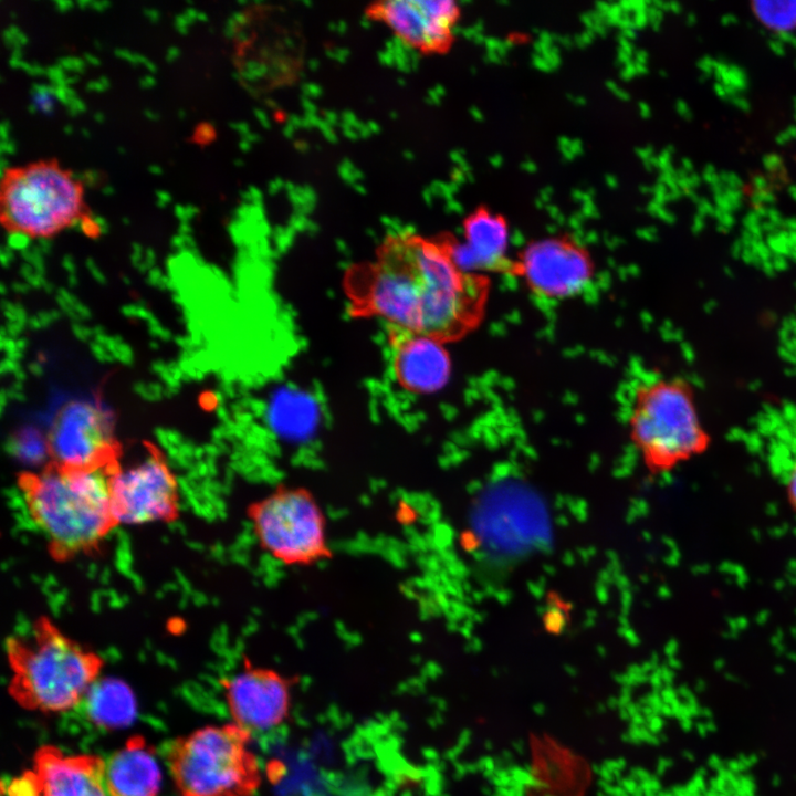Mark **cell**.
Wrapping results in <instances>:
<instances>
[{
    "mask_svg": "<svg viewBox=\"0 0 796 796\" xmlns=\"http://www.w3.org/2000/svg\"><path fill=\"white\" fill-rule=\"evenodd\" d=\"M17 455L30 463H39L49 457L48 438L34 428H24L14 439Z\"/></svg>",
    "mask_w": 796,
    "mask_h": 796,
    "instance_id": "cell-20",
    "label": "cell"
},
{
    "mask_svg": "<svg viewBox=\"0 0 796 796\" xmlns=\"http://www.w3.org/2000/svg\"><path fill=\"white\" fill-rule=\"evenodd\" d=\"M630 443L647 471L666 474L704 453L711 438L692 384L681 376L638 381L627 411Z\"/></svg>",
    "mask_w": 796,
    "mask_h": 796,
    "instance_id": "cell-4",
    "label": "cell"
},
{
    "mask_svg": "<svg viewBox=\"0 0 796 796\" xmlns=\"http://www.w3.org/2000/svg\"><path fill=\"white\" fill-rule=\"evenodd\" d=\"M388 341L392 371L404 389L429 394L448 383L451 359L444 344L396 327H389Z\"/></svg>",
    "mask_w": 796,
    "mask_h": 796,
    "instance_id": "cell-14",
    "label": "cell"
},
{
    "mask_svg": "<svg viewBox=\"0 0 796 796\" xmlns=\"http://www.w3.org/2000/svg\"><path fill=\"white\" fill-rule=\"evenodd\" d=\"M294 683L275 669L245 660L237 673L222 680L233 723L251 734L279 729L291 715Z\"/></svg>",
    "mask_w": 796,
    "mask_h": 796,
    "instance_id": "cell-11",
    "label": "cell"
},
{
    "mask_svg": "<svg viewBox=\"0 0 796 796\" xmlns=\"http://www.w3.org/2000/svg\"><path fill=\"white\" fill-rule=\"evenodd\" d=\"M455 240L450 234H388L373 260L345 272L350 316L379 317L389 327L442 344L469 335L485 317L491 280L460 265Z\"/></svg>",
    "mask_w": 796,
    "mask_h": 796,
    "instance_id": "cell-1",
    "label": "cell"
},
{
    "mask_svg": "<svg viewBox=\"0 0 796 796\" xmlns=\"http://www.w3.org/2000/svg\"><path fill=\"white\" fill-rule=\"evenodd\" d=\"M88 219L83 184L55 158L10 166L0 179V220L10 232L50 238Z\"/></svg>",
    "mask_w": 796,
    "mask_h": 796,
    "instance_id": "cell-6",
    "label": "cell"
},
{
    "mask_svg": "<svg viewBox=\"0 0 796 796\" xmlns=\"http://www.w3.org/2000/svg\"><path fill=\"white\" fill-rule=\"evenodd\" d=\"M10 696L23 709L65 712L82 703L100 679L103 658L66 635L51 618H35L6 641Z\"/></svg>",
    "mask_w": 796,
    "mask_h": 796,
    "instance_id": "cell-3",
    "label": "cell"
},
{
    "mask_svg": "<svg viewBox=\"0 0 796 796\" xmlns=\"http://www.w3.org/2000/svg\"><path fill=\"white\" fill-rule=\"evenodd\" d=\"M463 242L455 240L458 262L468 271L485 274H509L510 231L505 219L486 208H479L463 221Z\"/></svg>",
    "mask_w": 796,
    "mask_h": 796,
    "instance_id": "cell-16",
    "label": "cell"
},
{
    "mask_svg": "<svg viewBox=\"0 0 796 796\" xmlns=\"http://www.w3.org/2000/svg\"><path fill=\"white\" fill-rule=\"evenodd\" d=\"M32 773L40 796H108L104 760L97 755L43 745L34 753Z\"/></svg>",
    "mask_w": 796,
    "mask_h": 796,
    "instance_id": "cell-15",
    "label": "cell"
},
{
    "mask_svg": "<svg viewBox=\"0 0 796 796\" xmlns=\"http://www.w3.org/2000/svg\"><path fill=\"white\" fill-rule=\"evenodd\" d=\"M9 796H40L32 771L25 772L22 776L13 779L8 787Z\"/></svg>",
    "mask_w": 796,
    "mask_h": 796,
    "instance_id": "cell-21",
    "label": "cell"
},
{
    "mask_svg": "<svg viewBox=\"0 0 796 796\" xmlns=\"http://www.w3.org/2000/svg\"><path fill=\"white\" fill-rule=\"evenodd\" d=\"M106 474L118 525L171 523L179 517L178 479L155 447L148 444L128 460L121 455L106 469Z\"/></svg>",
    "mask_w": 796,
    "mask_h": 796,
    "instance_id": "cell-8",
    "label": "cell"
},
{
    "mask_svg": "<svg viewBox=\"0 0 796 796\" xmlns=\"http://www.w3.org/2000/svg\"><path fill=\"white\" fill-rule=\"evenodd\" d=\"M364 14L417 53L434 55L451 48L460 7L452 0H379L367 4Z\"/></svg>",
    "mask_w": 796,
    "mask_h": 796,
    "instance_id": "cell-12",
    "label": "cell"
},
{
    "mask_svg": "<svg viewBox=\"0 0 796 796\" xmlns=\"http://www.w3.org/2000/svg\"><path fill=\"white\" fill-rule=\"evenodd\" d=\"M786 495L789 505L796 512V457L790 461L785 479Z\"/></svg>",
    "mask_w": 796,
    "mask_h": 796,
    "instance_id": "cell-22",
    "label": "cell"
},
{
    "mask_svg": "<svg viewBox=\"0 0 796 796\" xmlns=\"http://www.w3.org/2000/svg\"><path fill=\"white\" fill-rule=\"evenodd\" d=\"M507 275L532 296L561 302L583 294L595 280L596 266L582 242L558 235L528 242L512 260Z\"/></svg>",
    "mask_w": 796,
    "mask_h": 796,
    "instance_id": "cell-9",
    "label": "cell"
},
{
    "mask_svg": "<svg viewBox=\"0 0 796 796\" xmlns=\"http://www.w3.org/2000/svg\"><path fill=\"white\" fill-rule=\"evenodd\" d=\"M251 15L256 25L252 28L250 39L258 42V48L256 57L249 61L250 74L256 67L260 84L269 91L293 84L298 80L303 64L298 30L280 9L256 8Z\"/></svg>",
    "mask_w": 796,
    "mask_h": 796,
    "instance_id": "cell-13",
    "label": "cell"
},
{
    "mask_svg": "<svg viewBox=\"0 0 796 796\" xmlns=\"http://www.w3.org/2000/svg\"><path fill=\"white\" fill-rule=\"evenodd\" d=\"M753 12L763 25L786 34L796 30V1H757Z\"/></svg>",
    "mask_w": 796,
    "mask_h": 796,
    "instance_id": "cell-19",
    "label": "cell"
},
{
    "mask_svg": "<svg viewBox=\"0 0 796 796\" xmlns=\"http://www.w3.org/2000/svg\"><path fill=\"white\" fill-rule=\"evenodd\" d=\"M82 703L87 719L103 729L127 726L136 715V700L132 689L117 679L95 681Z\"/></svg>",
    "mask_w": 796,
    "mask_h": 796,
    "instance_id": "cell-18",
    "label": "cell"
},
{
    "mask_svg": "<svg viewBox=\"0 0 796 796\" xmlns=\"http://www.w3.org/2000/svg\"><path fill=\"white\" fill-rule=\"evenodd\" d=\"M48 438L50 462L72 469H107L121 455L113 416L94 399H73L53 418Z\"/></svg>",
    "mask_w": 796,
    "mask_h": 796,
    "instance_id": "cell-10",
    "label": "cell"
},
{
    "mask_svg": "<svg viewBox=\"0 0 796 796\" xmlns=\"http://www.w3.org/2000/svg\"><path fill=\"white\" fill-rule=\"evenodd\" d=\"M28 516L59 563L95 556L118 523L106 469H72L48 462L18 475Z\"/></svg>",
    "mask_w": 796,
    "mask_h": 796,
    "instance_id": "cell-2",
    "label": "cell"
},
{
    "mask_svg": "<svg viewBox=\"0 0 796 796\" xmlns=\"http://www.w3.org/2000/svg\"><path fill=\"white\" fill-rule=\"evenodd\" d=\"M252 734L235 723L172 740L166 762L180 796H254L262 776Z\"/></svg>",
    "mask_w": 796,
    "mask_h": 796,
    "instance_id": "cell-5",
    "label": "cell"
},
{
    "mask_svg": "<svg viewBox=\"0 0 796 796\" xmlns=\"http://www.w3.org/2000/svg\"><path fill=\"white\" fill-rule=\"evenodd\" d=\"M104 781L108 796H157L161 772L154 748L140 735L104 760Z\"/></svg>",
    "mask_w": 796,
    "mask_h": 796,
    "instance_id": "cell-17",
    "label": "cell"
},
{
    "mask_svg": "<svg viewBox=\"0 0 796 796\" xmlns=\"http://www.w3.org/2000/svg\"><path fill=\"white\" fill-rule=\"evenodd\" d=\"M247 516L261 549L285 566L308 567L333 555L325 513L304 486H275L249 504Z\"/></svg>",
    "mask_w": 796,
    "mask_h": 796,
    "instance_id": "cell-7",
    "label": "cell"
}]
</instances>
